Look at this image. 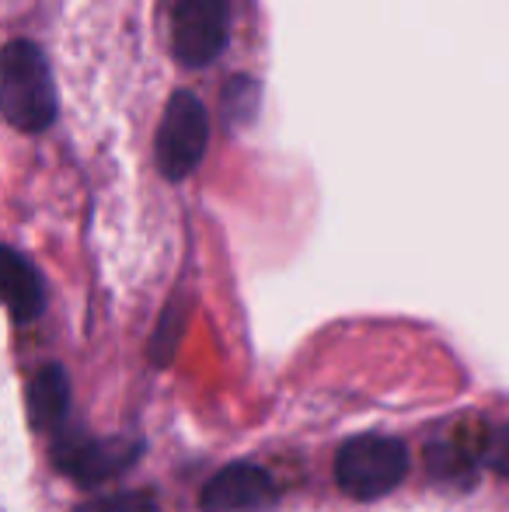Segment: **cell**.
Returning a JSON list of instances; mask_svg holds the SVG:
<instances>
[{
	"label": "cell",
	"mask_w": 509,
	"mask_h": 512,
	"mask_svg": "<svg viewBox=\"0 0 509 512\" xmlns=\"http://www.w3.org/2000/svg\"><path fill=\"white\" fill-rule=\"evenodd\" d=\"M60 98L49 60L32 39H11L0 49V115L18 133H46Z\"/></svg>",
	"instance_id": "6da1fadb"
},
{
	"label": "cell",
	"mask_w": 509,
	"mask_h": 512,
	"mask_svg": "<svg viewBox=\"0 0 509 512\" xmlns=\"http://www.w3.org/2000/svg\"><path fill=\"white\" fill-rule=\"evenodd\" d=\"M210 150V112L196 91H175L161 115L154 140V161L168 182H182L203 164Z\"/></svg>",
	"instance_id": "7a4b0ae2"
},
{
	"label": "cell",
	"mask_w": 509,
	"mask_h": 512,
	"mask_svg": "<svg viewBox=\"0 0 509 512\" xmlns=\"http://www.w3.org/2000/svg\"><path fill=\"white\" fill-rule=\"evenodd\" d=\"M231 42L227 0H178L171 14V53L185 70H203L220 60Z\"/></svg>",
	"instance_id": "3957f363"
},
{
	"label": "cell",
	"mask_w": 509,
	"mask_h": 512,
	"mask_svg": "<svg viewBox=\"0 0 509 512\" xmlns=\"http://www.w3.org/2000/svg\"><path fill=\"white\" fill-rule=\"evenodd\" d=\"M405 474V450L394 439L363 436L339 453V481L353 499H381Z\"/></svg>",
	"instance_id": "277c9868"
},
{
	"label": "cell",
	"mask_w": 509,
	"mask_h": 512,
	"mask_svg": "<svg viewBox=\"0 0 509 512\" xmlns=\"http://www.w3.org/2000/svg\"><path fill=\"white\" fill-rule=\"evenodd\" d=\"M0 300L18 317H35L42 310V279L25 255L0 244Z\"/></svg>",
	"instance_id": "5b68a950"
},
{
	"label": "cell",
	"mask_w": 509,
	"mask_h": 512,
	"mask_svg": "<svg viewBox=\"0 0 509 512\" xmlns=\"http://www.w3.org/2000/svg\"><path fill=\"white\" fill-rule=\"evenodd\" d=\"M258 102H262V88L255 77L238 74L234 81H227L224 95H220V115H224L227 129H245L248 122L258 115Z\"/></svg>",
	"instance_id": "8992f818"
},
{
	"label": "cell",
	"mask_w": 509,
	"mask_h": 512,
	"mask_svg": "<svg viewBox=\"0 0 509 512\" xmlns=\"http://www.w3.org/2000/svg\"><path fill=\"white\" fill-rule=\"evenodd\" d=\"M67 408V384L56 370L42 373L32 387V415L35 422H56L60 411Z\"/></svg>",
	"instance_id": "52a82bcc"
}]
</instances>
